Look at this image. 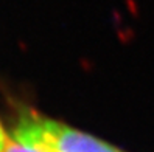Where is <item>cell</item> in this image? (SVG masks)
Listing matches in <instances>:
<instances>
[{
  "label": "cell",
  "instance_id": "6da1fadb",
  "mask_svg": "<svg viewBox=\"0 0 154 152\" xmlns=\"http://www.w3.org/2000/svg\"><path fill=\"white\" fill-rule=\"evenodd\" d=\"M22 121L51 152H122L101 140L72 129L62 123L41 117H26Z\"/></svg>",
  "mask_w": 154,
  "mask_h": 152
},
{
  "label": "cell",
  "instance_id": "7a4b0ae2",
  "mask_svg": "<svg viewBox=\"0 0 154 152\" xmlns=\"http://www.w3.org/2000/svg\"><path fill=\"white\" fill-rule=\"evenodd\" d=\"M5 152H51L44 141L39 140L34 133L26 127L23 121L16 127L13 138H8Z\"/></svg>",
  "mask_w": 154,
  "mask_h": 152
},
{
  "label": "cell",
  "instance_id": "3957f363",
  "mask_svg": "<svg viewBox=\"0 0 154 152\" xmlns=\"http://www.w3.org/2000/svg\"><path fill=\"white\" fill-rule=\"evenodd\" d=\"M6 143H8V137L0 124V152H5V148H6Z\"/></svg>",
  "mask_w": 154,
  "mask_h": 152
}]
</instances>
